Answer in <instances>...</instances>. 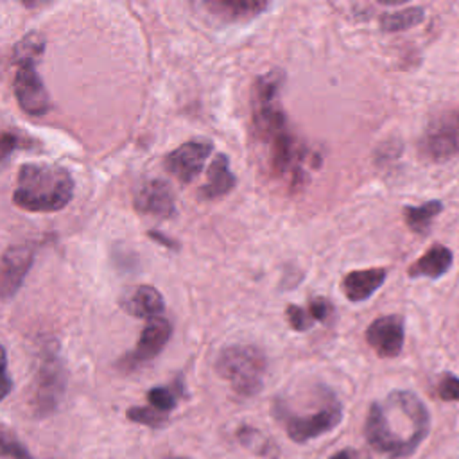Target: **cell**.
Here are the masks:
<instances>
[{
	"instance_id": "cell-30",
	"label": "cell",
	"mask_w": 459,
	"mask_h": 459,
	"mask_svg": "<svg viewBox=\"0 0 459 459\" xmlns=\"http://www.w3.org/2000/svg\"><path fill=\"white\" fill-rule=\"evenodd\" d=\"M172 459H186V457H172Z\"/></svg>"
},
{
	"instance_id": "cell-20",
	"label": "cell",
	"mask_w": 459,
	"mask_h": 459,
	"mask_svg": "<svg viewBox=\"0 0 459 459\" xmlns=\"http://www.w3.org/2000/svg\"><path fill=\"white\" fill-rule=\"evenodd\" d=\"M181 391H183L181 382H176V385H156L147 393V400L151 407L161 412H169L176 407V402Z\"/></svg>"
},
{
	"instance_id": "cell-25",
	"label": "cell",
	"mask_w": 459,
	"mask_h": 459,
	"mask_svg": "<svg viewBox=\"0 0 459 459\" xmlns=\"http://www.w3.org/2000/svg\"><path fill=\"white\" fill-rule=\"evenodd\" d=\"M2 454L11 455L13 459H32L16 439H9L7 436L2 437Z\"/></svg>"
},
{
	"instance_id": "cell-15",
	"label": "cell",
	"mask_w": 459,
	"mask_h": 459,
	"mask_svg": "<svg viewBox=\"0 0 459 459\" xmlns=\"http://www.w3.org/2000/svg\"><path fill=\"white\" fill-rule=\"evenodd\" d=\"M122 308L134 317L151 321L161 317V312L165 310V301L152 285H140L127 298L122 299Z\"/></svg>"
},
{
	"instance_id": "cell-7",
	"label": "cell",
	"mask_w": 459,
	"mask_h": 459,
	"mask_svg": "<svg viewBox=\"0 0 459 459\" xmlns=\"http://www.w3.org/2000/svg\"><path fill=\"white\" fill-rule=\"evenodd\" d=\"M421 154L432 161H445L459 154V109L436 115L420 140Z\"/></svg>"
},
{
	"instance_id": "cell-4",
	"label": "cell",
	"mask_w": 459,
	"mask_h": 459,
	"mask_svg": "<svg viewBox=\"0 0 459 459\" xmlns=\"http://www.w3.org/2000/svg\"><path fill=\"white\" fill-rule=\"evenodd\" d=\"M273 414L296 443H307L333 430L342 420V405L335 393L328 389L323 402L314 411H298L281 396L273 402Z\"/></svg>"
},
{
	"instance_id": "cell-3",
	"label": "cell",
	"mask_w": 459,
	"mask_h": 459,
	"mask_svg": "<svg viewBox=\"0 0 459 459\" xmlns=\"http://www.w3.org/2000/svg\"><path fill=\"white\" fill-rule=\"evenodd\" d=\"M45 50V39L39 32L25 34L13 50L16 65L13 90L18 106L30 117H43L50 109V97L36 72V61Z\"/></svg>"
},
{
	"instance_id": "cell-11",
	"label": "cell",
	"mask_w": 459,
	"mask_h": 459,
	"mask_svg": "<svg viewBox=\"0 0 459 459\" xmlns=\"http://www.w3.org/2000/svg\"><path fill=\"white\" fill-rule=\"evenodd\" d=\"M134 208L143 215L169 219L176 212L174 194L167 181L160 178L145 179L134 192Z\"/></svg>"
},
{
	"instance_id": "cell-23",
	"label": "cell",
	"mask_w": 459,
	"mask_h": 459,
	"mask_svg": "<svg viewBox=\"0 0 459 459\" xmlns=\"http://www.w3.org/2000/svg\"><path fill=\"white\" fill-rule=\"evenodd\" d=\"M285 316H287L289 325H290L296 332H305V330H308V328L312 326V323H314V321L310 319L307 308H301V307H298V305H289V307L285 308Z\"/></svg>"
},
{
	"instance_id": "cell-13",
	"label": "cell",
	"mask_w": 459,
	"mask_h": 459,
	"mask_svg": "<svg viewBox=\"0 0 459 459\" xmlns=\"http://www.w3.org/2000/svg\"><path fill=\"white\" fill-rule=\"evenodd\" d=\"M385 276L387 271L384 267L350 271L341 281L342 294L353 303L364 301L380 289V285L385 281Z\"/></svg>"
},
{
	"instance_id": "cell-16",
	"label": "cell",
	"mask_w": 459,
	"mask_h": 459,
	"mask_svg": "<svg viewBox=\"0 0 459 459\" xmlns=\"http://www.w3.org/2000/svg\"><path fill=\"white\" fill-rule=\"evenodd\" d=\"M452 265V251L443 244L430 246L412 265H409L407 274L411 278H439Z\"/></svg>"
},
{
	"instance_id": "cell-26",
	"label": "cell",
	"mask_w": 459,
	"mask_h": 459,
	"mask_svg": "<svg viewBox=\"0 0 459 459\" xmlns=\"http://www.w3.org/2000/svg\"><path fill=\"white\" fill-rule=\"evenodd\" d=\"M20 143H22V140L18 138V134L5 131V133L2 134V158H4V160H7L9 152H11V151H14V149H18V147H20Z\"/></svg>"
},
{
	"instance_id": "cell-18",
	"label": "cell",
	"mask_w": 459,
	"mask_h": 459,
	"mask_svg": "<svg viewBox=\"0 0 459 459\" xmlns=\"http://www.w3.org/2000/svg\"><path fill=\"white\" fill-rule=\"evenodd\" d=\"M443 210V203L439 199H430L420 206H405L403 208V221L405 224L418 235L429 233V228L436 215Z\"/></svg>"
},
{
	"instance_id": "cell-27",
	"label": "cell",
	"mask_w": 459,
	"mask_h": 459,
	"mask_svg": "<svg viewBox=\"0 0 459 459\" xmlns=\"http://www.w3.org/2000/svg\"><path fill=\"white\" fill-rule=\"evenodd\" d=\"M149 237L151 238H154L156 242H160V244H163V246H167V247H178V242H174L172 238H169V237H165V235H161L160 231L158 233H154V231H151L149 233Z\"/></svg>"
},
{
	"instance_id": "cell-10",
	"label": "cell",
	"mask_w": 459,
	"mask_h": 459,
	"mask_svg": "<svg viewBox=\"0 0 459 459\" xmlns=\"http://www.w3.org/2000/svg\"><path fill=\"white\" fill-rule=\"evenodd\" d=\"M366 341L377 351V355L385 359L398 357L405 341L403 317L398 314L377 317L366 328Z\"/></svg>"
},
{
	"instance_id": "cell-19",
	"label": "cell",
	"mask_w": 459,
	"mask_h": 459,
	"mask_svg": "<svg viewBox=\"0 0 459 459\" xmlns=\"http://www.w3.org/2000/svg\"><path fill=\"white\" fill-rule=\"evenodd\" d=\"M425 20V11L421 7H405L393 13H384L380 16V27L385 32H398L411 29Z\"/></svg>"
},
{
	"instance_id": "cell-1",
	"label": "cell",
	"mask_w": 459,
	"mask_h": 459,
	"mask_svg": "<svg viewBox=\"0 0 459 459\" xmlns=\"http://www.w3.org/2000/svg\"><path fill=\"white\" fill-rule=\"evenodd\" d=\"M430 429V414L418 394L405 389L391 391L369 405L364 436L371 448L389 459L412 455Z\"/></svg>"
},
{
	"instance_id": "cell-14",
	"label": "cell",
	"mask_w": 459,
	"mask_h": 459,
	"mask_svg": "<svg viewBox=\"0 0 459 459\" xmlns=\"http://www.w3.org/2000/svg\"><path fill=\"white\" fill-rule=\"evenodd\" d=\"M235 183H237V179H235V174L231 172L230 158L221 152L213 158V161L208 167L206 181L199 190V197L206 199V201L222 197L233 190Z\"/></svg>"
},
{
	"instance_id": "cell-21",
	"label": "cell",
	"mask_w": 459,
	"mask_h": 459,
	"mask_svg": "<svg viewBox=\"0 0 459 459\" xmlns=\"http://www.w3.org/2000/svg\"><path fill=\"white\" fill-rule=\"evenodd\" d=\"M126 416H127V420H131L134 423H142V425H147L152 429L163 427L169 421L167 412H161L154 407H131V409H127Z\"/></svg>"
},
{
	"instance_id": "cell-5",
	"label": "cell",
	"mask_w": 459,
	"mask_h": 459,
	"mask_svg": "<svg viewBox=\"0 0 459 459\" xmlns=\"http://www.w3.org/2000/svg\"><path fill=\"white\" fill-rule=\"evenodd\" d=\"M215 369L237 394L253 396L264 385L267 359L256 346L231 344L221 350Z\"/></svg>"
},
{
	"instance_id": "cell-2",
	"label": "cell",
	"mask_w": 459,
	"mask_h": 459,
	"mask_svg": "<svg viewBox=\"0 0 459 459\" xmlns=\"http://www.w3.org/2000/svg\"><path fill=\"white\" fill-rule=\"evenodd\" d=\"M74 195L70 172L54 163H23L18 169L13 203L32 213L63 210Z\"/></svg>"
},
{
	"instance_id": "cell-22",
	"label": "cell",
	"mask_w": 459,
	"mask_h": 459,
	"mask_svg": "<svg viewBox=\"0 0 459 459\" xmlns=\"http://www.w3.org/2000/svg\"><path fill=\"white\" fill-rule=\"evenodd\" d=\"M436 391L445 402H459V377L454 373H443Z\"/></svg>"
},
{
	"instance_id": "cell-6",
	"label": "cell",
	"mask_w": 459,
	"mask_h": 459,
	"mask_svg": "<svg viewBox=\"0 0 459 459\" xmlns=\"http://www.w3.org/2000/svg\"><path fill=\"white\" fill-rule=\"evenodd\" d=\"M65 389H66V371L63 368L61 357L54 346H45L38 360L34 389L30 398L34 412L41 418L52 414L59 407Z\"/></svg>"
},
{
	"instance_id": "cell-17",
	"label": "cell",
	"mask_w": 459,
	"mask_h": 459,
	"mask_svg": "<svg viewBox=\"0 0 459 459\" xmlns=\"http://www.w3.org/2000/svg\"><path fill=\"white\" fill-rule=\"evenodd\" d=\"M203 7L222 22H244L255 18L264 9H267L265 2H240V0H210L203 2Z\"/></svg>"
},
{
	"instance_id": "cell-12",
	"label": "cell",
	"mask_w": 459,
	"mask_h": 459,
	"mask_svg": "<svg viewBox=\"0 0 459 459\" xmlns=\"http://www.w3.org/2000/svg\"><path fill=\"white\" fill-rule=\"evenodd\" d=\"M36 247L34 244H20V246H11L4 251L2 255V278H0V287H2V298L9 299L16 294L20 289L25 274L29 273L32 262H34Z\"/></svg>"
},
{
	"instance_id": "cell-9",
	"label": "cell",
	"mask_w": 459,
	"mask_h": 459,
	"mask_svg": "<svg viewBox=\"0 0 459 459\" xmlns=\"http://www.w3.org/2000/svg\"><path fill=\"white\" fill-rule=\"evenodd\" d=\"M170 335H172V326H170L169 319H165V317L151 319L145 325V328L142 330L134 350L129 351L120 360V366H124L126 369H133L136 366H142V364L152 360L165 348Z\"/></svg>"
},
{
	"instance_id": "cell-28",
	"label": "cell",
	"mask_w": 459,
	"mask_h": 459,
	"mask_svg": "<svg viewBox=\"0 0 459 459\" xmlns=\"http://www.w3.org/2000/svg\"><path fill=\"white\" fill-rule=\"evenodd\" d=\"M11 391V380H9V371H7V355L4 351V396H7Z\"/></svg>"
},
{
	"instance_id": "cell-8",
	"label": "cell",
	"mask_w": 459,
	"mask_h": 459,
	"mask_svg": "<svg viewBox=\"0 0 459 459\" xmlns=\"http://www.w3.org/2000/svg\"><path fill=\"white\" fill-rule=\"evenodd\" d=\"M212 149L213 147L210 140H204V138L188 140L181 143L178 149H174L172 152H169L163 165L167 172L172 174L178 181L190 183L199 176Z\"/></svg>"
},
{
	"instance_id": "cell-29",
	"label": "cell",
	"mask_w": 459,
	"mask_h": 459,
	"mask_svg": "<svg viewBox=\"0 0 459 459\" xmlns=\"http://www.w3.org/2000/svg\"><path fill=\"white\" fill-rule=\"evenodd\" d=\"M330 459H353V454L350 450H339L337 454H333Z\"/></svg>"
},
{
	"instance_id": "cell-24",
	"label": "cell",
	"mask_w": 459,
	"mask_h": 459,
	"mask_svg": "<svg viewBox=\"0 0 459 459\" xmlns=\"http://www.w3.org/2000/svg\"><path fill=\"white\" fill-rule=\"evenodd\" d=\"M307 312L312 321H326L328 316H332L333 307L326 298H314V299H310Z\"/></svg>"
}]
</instances>
